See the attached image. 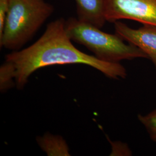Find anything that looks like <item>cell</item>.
<instances>
[{
  "instance_id": "cell-1",
  "label": "cell",
  "mask_w": 156,
  "mask_h": 156,
  "mask_svg": "<svg viewBox=\"0 0 156 156\" xmlns=\"http://www.w3.org/2000/svg\"><path fill=\"white\" fill-rule=\"evenodd\" d=\"M15 68L16 87H24L30 76L43 67L80 64L94 68L108 78L125 79L127 71L120 63L103 62L78 49L66 30V20L58 18L47 25L44 33L33 44L5 56Z\"/></svg>"
},
{
  "instance_id": "cell-2",
  "label": "cell",
  "mask_w": 156,
  "mask_h": 156,
  "mask_svg": "<svg viewBox=\"0 0 156 156\" xmlns=\"http://www.w3.org/2000/svg\"><path fill=\"white\" fill-rule=\"evenodd\" d=\"M54 11V6L45 0H9L1 47L20 50Z\"/></svg>"
},
{
  "instance_id": "cell-3",
  "label": "cell",
  "mask_w": 156,
  "mask_h": 156,
  "mask_svg": "<svg viewBox=\"0 0 156 156\" xmlns=\"http://www.w3.org/2000/svg\"><path fill=\"white\" fill-rule=\"evenodd\" d=\"M66 30L73 41L83 45L103 62L120 63L124 60L148 58L142 50L131 44H126L116 34L106 33L77 17L66 20Z\"/></svg>"
},
{
  "instance_id": "cell-4",
  "label": "cell",
  "mask_w": 156,
  "mask_h": 156,
  "mask_svg": "<svg viewBox=\"0 0 156 156\" xmlns=\"http://www.w3.org/2000/svg\"><path fill=\"white\" fill-rule=\"evenodd\" d=\"M106 22L131 20L156 26V0H104Z\"/></svg>"
},
{
  "instance_id": "cell-5",
  "label": "cell",
  "mask_w": 156,
  "mask_h": 156,
  "mask_svg": "<svg viewBox=\"0 0 156 156\" xmlns=\"http://www.w3.org/2000/svg\"><path fill=\"white\" fill-rule=\"evenodd\" d=\"M115 34L125 41L142 50L153 63L156 71V26L143 24L133 28L125 23H114Z\"/></svg>"
},
{
  "instance_id": "cell-6",
  "label": "cell",
  "mask_w": 156,
  "mask_h": 156,
  "mask_svg": "<svg viewBox=\"0 0 156 156\" xmlns=\"http://www.w3.org/2000/svg\"><path fill=\"white\" fill-rule=\"evenodd\" d=\"M79 20L101 28L106 22L104 0H73Z\"/></svg>"
},
{
  "instance_id": "cell-7",
  "label": "cell",
  "mask_w": 156,
  "mask_h": 156,
  "mask_svg": "<svg viewBox=\"0 0 156 156\" xmlns=\"http://www.w3.org/2000/svg\"><path fill=\"white\" fill-rule=\"evenodd\" d=\"M37 141L39 147L48 156H70L66 141L60 135L48 133L37 137Z\"/></svg>"
},
{
  "instance_id": "cell-8",
  "label": "cell",
  "mask_w": 156,
  "mask_h": 156,
  "mask_svg": "<svg viewBox=\"0 0 156 156\" xmlns=\"http://www.w3.org/2000/svg\"><path fill=\"white\" fill-rule=\"evenodd\" d=\"M15 75V68L13 65L5 61L0 67V90L2 93L16 86Z\"/></svg>"
},
{
  "instance_id": "cell-9",
  "label": "cell",
  "mask_w": 156,
  "mask_h": 156,
  "mask_svg": "<svg viewBox=\"0 0 156 156\" xmlns=\"http://www.w3.org/2000/svg\"><path fill=\"white\" fill-rule=\"evenodd\" d=\"M138 118L146 129L151 140L156 142V109L145 115H139Z\"/></svg>"
},
{
  "instance_id": "cell-10",
  "label": "cell",
  "mask_w": 156,
  "mask_h": 156,
  "mask_svg": "<svg viewBox=\"0 0 156 156\" xmlns=\"http://www.w3.org/2000/svg\"><path fill=\"white\" fill-rule=\"evenodd\" d=\"M9 0H0V36L3 33L9 9Z\"/></svg>"
}]
</instances>
